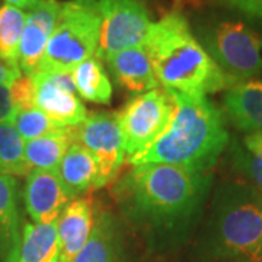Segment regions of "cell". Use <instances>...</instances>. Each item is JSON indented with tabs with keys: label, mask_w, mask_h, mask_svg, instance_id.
I'll return each instance as SVG.
<instances>
[{
	"label": "cell",
	"mask_w": 262,
	"mask_h": 262,
	"mask_svg": "<svg viewBox=\"0 0 262 262\" xmlns=\"http://www.w3.org/2000/svg\"><path fill=\"white\" fill-rule=\"evenodd\" d=\"M211 178L166 163L134 166L117 184L114 194L131 220L155 229L187 223L203 204Z\"/></svg>",
	"instance_id": "6da1fadb"
},
{
	"label": "cell",
	"mask_w": 262,
	"mask_h": 262,
	"mask_svg": "<svg viewBox=\"0 0 262 262\" xmlns=\"http://www.w3.org/2000/svg\"><path fill=\"white\" fill-rule=\"evenodd\" d=\"M170 95L173 114L166 130L149 149L128 159V163H166L208 173L230 143L223 113L206 95Z\"/></svg>",
	"instance_id": "7a4b0ae2"
},
{
	"label": "cell",
	"mask_w": 262,
	"mask_h": 262,
	"mask_svg": "<svg viewBox=\"0 0 262 262\" xmlns=\"http://www.w3.org/2000/svg\"><path fill=\"white\" fill-rule=\"evenodd\" d=\"M143 48L159 84L170 92L215 94L239 83L217 66L179 12H169L151 24Z\"/></svg>",
	"instance_id": "3957f363"
},
{
	"label": "cell",
	"mask_w": 262,
	"mask_h": 262,
	"mask_svg": "<svg viewBox=\"0 0 262 262\" xmlns=\"http://www.w3.org/2000/svg\"><path fill=\"white\" fill-rule=\"evenodd\" d=\"M210 234L222 256L262 259V195L246 182H227L217 189Z\"/></svg>",
	"instance_id": "277c9868"
},
{
	"label": "cell",
	"mask_w": 262,
	"mask_h": 262,
	"mask_svg": "<svg viewBox=\"0 0 262 262\" xmlns=\"http://www.w3.org/2000/svg\"><path fill=\"white\" fill-rule=\"evenodd\" d=\"M99 29L98 0H67L61 3L56 28L48 39L38 72L72 73L76 66L95 57Z\"/></svg>",
	"instance_id": "5b68a950"
},
{
	"label": "cell",
	"mask_w": 262,
	"mask_h": 262,
	"mask_svg": "<svg viewBox=\"0 0 262 262\" xmlns=\"http://www.w3.org/2000/svg\"><path fill=\"white\" fill-rule=\"evenodd\" d=\"M198 41L236 82L262 75V34L237 19H220L198 28Z\"/></svg>",
	"instance_id": "8992f818"
},
{
	"label": "cell",
	"mask_w": 262,
	"mask_h": 262,
	"mask_svg": "<svg viewBox=\"0 0 262 262\" xmlns=\"http://www.w3.org/2000/svg\"><path fill=\"white\" fill-rule=\"evenodd\" d=\"M173 99L166 89H153L133 96L117 113L127 160L143 153L170 122Z\"/></svg>",
	"instance_id": "52a82bcc"
},
{
	"label": "cell",
	"mask_w": 262,
	"mask_h": 262,
	"mask_svg": "<svg viewBox=\"0 0 262 262\" xmlns=\"http://www.w3.org/2000/svg\"><path fill=\"white\" fill-rule=\"evenodd\" d=\"M98 9L101 29L96 58L105 60L122 50L144 44L153 22L139 0H98Z\"/></svg>",
	"instance_id": "ba28073f"
},
{
	"label": "cell",
	"mask_w": 262,
	"mask_h": 262,
	"mask_svg": "<svg viewBox=\"0 0 262 262\" xmlns=\"http://www.w3.org/2000/svg\"><path fill=\"white\" fill-rule=\"evenodd\" d=\"M75 141L91 151L99 166V188L118 175L125 160V150L117 113L88 114L82 124L73 127Z\"/></svg>",
	"instance_id": "9c48e42d"
},
{
	"label": "cell",
	"mask_w": 262,
	"mask_h": 262,
	"mask_svg": "<svg viewBox=\"0 0 262 262\" xmlns=\"http://www.w3.org/2000/svg\"><path fill=\"white\" fill-rule=\"evenodd\" d=\"M35 84V106L63 127H76L86 120V108L76 95L72 73L38 72L32 76Z\"/></svg>",
	"instance_id": "30bf717a"
},
{
	"label": "cell",
	"mask_w": 262,
	"mask_h": 262,
	"mask_svg": "<svg viewBox=\"0 0 262 262\" xmlns=\"http://www.w3.org/2000/svg\"><path fill=\"white\" fill-rule=\"evenodd\" d=\"M61 3L58 0H41L27 15L20 44L18 64L22 75H37L47 48L48 39L56 28Z\"/></svg>",
	"instance_id": "8fae6325"
},
{
	"label": "cell",
	"mask_w": 262,
	"mask_h": 262,
	"mask_svg": "<svg viewBox=\"0 0 262 262\" xmlns=\"http://www.w3.org/2000/svg\"><path fill=\"white\" fill-rule=\"evenodd\" d=\"M75 196L57 170L32 169L25 185V206L35 223H54Z\"/></svg>",
	"instance_id": "7c38bea8"
},
{
	"label": "cell",
	"mask_w": 262,
	"mask_h": 262,
	"mask_svg": "<svg viewBox=\"0 0 262 262\" xmlns=\"http://www.w3.org/2000/svg\"><path fill=\"white\" fill-rule=\"evenodd\" d=\"M223 108L237 130L262 134V79L245 80L227 89Z\"/></svg>",
	"instance_id": "4fadbf2b"
},
{
	"label": "cell",
	"mask_w": 262,
	"mask_h": 262,
	"mask_svg": "<svg viewBox=\"0 0 262 262\" xmlns=\"http://www.w3.org/2000/svg\"><path fill=\"white\" fill-rule=\"evenodd\" d=\"M103 61L110 67L115 82L128 94L136 96L159 88V82L143 46L122 50L106 57Z\"/></svg>",
	"instance_id": "5bb4252c"
},
{
	"label": "cell",
	"mask_w": 262,
	"mask_h": 262,
	"mask_svg": "<svg viewBox=\"0 0 262 262\" xmlns=\"http://www.w3.org/2000/svg\"><path fill=\"white\" fill-rule=\"evenodd\" d=\"M95 225V210L92 203L84 198L70 201L57 220L60 237V261L73 262L76 255L88 242Z\"/></svg>",
	"instance_id": "9a60e30c"
},
{
	"label": "cell",
	"mask_w": 262,
	"mask_h": 262,
	"mask_svg": "<svg viewBox=\"0 0 262 262\" xmlns=\"http://www.w3.org/2000/svg\"><path fill=\"white\" fill-rule=\"evenodd\" d=\"M57 172L75 198L91 189H99V166L91 151L76 141L66 151Z\"/></svg>",
	"instance_id": "2e32d148"
},
{
	"label": "cell",
	"mask_w": 262,
	"mask_h": 262,
	"mask_svg": "<svg viewBox=\"0 0 262 262\" xmlns=\"http://www.w3.org/2000/svg\"><path fill=\"white\" fill-rule=\"evenodd\" d=\"M60 237L54 223H27L13 262H58Z\"/></svg>",
	"instance_id": "e0dca14e"
},
{
	"label": "cell",
	"mask_w": 262,
	"mask_h": 262,
	"mask_svg": "<svg viewBox=\"0 0 262 262\" xmlns=\"http://www.w3.org/2000/svg\"><path fill=\"white\" fill-rule=\"evenodd\" d=\"M16 191L18 182L15 177L0 172V251L5 262L15 261L20 242Z\"/></svg>",
	"instance_id": "ac0fdd59"
},
{
	"label": "cell",
	"mask_w": 262,
	"mask_h": 262,
	"mask_svg": "<svg viewBox=\"0 0 262 262\" xmlns=\"http://www.w3.org/2000/svg\"><path fill=\"white\" fill-rule=\"evenodd\" d=\"M75 143L73 127H66L54 134H48L25 143V159L32 169L57 170L66 151Z\"/></svg>",
	"instance_id": "d6986e66"
},
{
	"label": "cell",
	"mask_w": 262,
	"mask_h": 262,
	"mask_svg": "<svg viewBox=\"0 0 262 262\" xmlns=\"http://www.w3.org/2000/svg\"><path fill=\"white\" fill-rule=\"evenodd\" d=\"M117 245L118 233L114 217L105 211H95L92 233L73 262H118Z\"/></svg>",
	"instance_id": "ffe728a7"
},
{
	"label": "cell",
	"mask_w": 262,
	"mask_h": 262,
	"mask_svg": "<svg viewBox=\"0 0 262 262\" xmlns=\"http://www.w3.org/2000/svg\"><path fill=\"white\" fill-rule=\"evenodd\" d=\"M76 92L84 101L108 105L113 99V83L103 69L102 61L96 57L88 58L76 66L72 72Z\"/></svg>",
	"instance_id": "44dd1931"
},
{
	"label": "cell",
	"mask_w": 262,
	"mask_h": 262,
	"mask_svg": "<svg viewBox=\"0 0 262 262\" xmlns=\"http://www.w3.org/2000/svg\"><path fill=\"white\" fill-rule=\"evenodd\" d=\"M27 22V13L12 5L0 6V60L19 67V44Z\"/></svg>",
	"instance_id": "7402d4cb"
},
{
	"label": "cell",
	"mask_w": 262,
	"mask_h": 262,
	"mask_svg": "<svg viewBox=\"0 0 262 262\" xmlns=\"http://www.w3.org/2000/svg\"><path fill=\"white\" fill-rule=\"evenodd\" d=\"M0 172L10 177H28L31 172L25 159V141L13 122L0 124Z\"/></svg>",
	"instance_id": "603a6c76"
},
{
	"label": "cell",
	"mask_w": 262,
	"mask_h": 262,
	"mask_svg": "<svg viewBox=\"0 0 262 262\" xmlns=\"http://www.w3.org/2000/svg\"><path fill=\"white\" fill-rule=\"evenodd\" d=\"M12 122L20 134V137L24 139V141L35 140V139L44 137L48 134H54L57 131L66 128L54 120H51L47 114L42 113L38 108L18 113Z\"/></svg>",
	"instance_id": "cb8c5ba5"
},
{
	"label": "cell",
	"mask_w": 262,
	"mask_h": 262,
	"mask_svg": "<svg viewBox=\"0 0 262 262\" xmlns=\"http://www.w3.org/2000/svg\"><path fill=\"white\" fill-rule=\"evenodd\" d=\"M230 156L233 166L252 182V187L262 195V158L241 146L237 141L230 143Z\"/></svg>",
	"instance_id": "d4e9b609"
},
{
	"label": "cell",
	"mask_w": 262,
	"mask_h": 262,
	"mask_svg": "<svg viewBox=\"0 0 262 262\" xmlns=\"http://www.w3.org/2000/svg\"><path fill=\"white\" fill-rule=\"evenodd\" d=\"M10 96L16 114L28 111L35 106V84L31 76L22 75L10 84Z\"/></svg>",
	"instance_id": "484cf974"
},
{
	"label": "cell",
	"mask_w": 262,
	"mask_h": 262,
	"mask_svg": "<svg viewBox=\"0 0 262 262\" xmlns=\"http://www.w3.org/2000/svg\"><path fill=\"white\" fill-rule=\"evenodd\" d=\"M210 3L262 22V0H210Z\"/></svg>",
	"instance_id": "4316f807"
},
{
	"label": "cell",
	"mask_w": 262,
	"mask_h": 262,
	"mask_svg": "<svg viewBox=\"0 0 262 262\" xmlns=\"http://www.w3.org/2000/svg\"><path fill=\"white\" fill-rule=\"evenodd\" d=\"M16 115L10 96V84H0V124L12 122Z\"/></svg>",
	"instance_id": "83f0119b"
},
{
	"label": "cell",
	"mask_w": 262,
	"mask_h": 262,
	"mask_svg": "<svg viewBox=\"0 0 262 262\" xmlns=\"http://www.w3.org/2000/svg\"><path fill=\"white\" fill-rule=\"evenodd\" d=\"M20 76L22 72L19 67H13L0 60V84H12Z\"/></svg>",
	"instance_id": "f1b7e54d"
},
{
	"label": "cell",
	"mask_w": 262,
	"mask_h": 262,
	"mask_svg": "<svg viewBox=\"0 0 262 262\" xmlns=\"http://www.w3.org/2000/svg\"><path fill=\"white\" fill-rule=\"evenodd\" d=\"M244 146L252 153L262 158V134H248L245 137Z\"/></svg>",
	"instance_id": "f546056e"
},
{
	"label": "cell",
	"mask_w": 262,
	"mask_h": 262,
	"mask_svg": "<svg viewBox=\"0 0 262 262\" xmlns=\"http://www.w3.org/2000/svg\"><path fill=\"white\" fill-rule=\"evenodd\" d=\"M6 5H12L19 9H29L32 10L41 0H5Z\"/></svg>",
	"instance_id": "4dcf8cb0"
},
{
	"label": "cell",
	"mask_w": 262,
	"mask_h": 262,
	"mask_svg": "<svg viewBox=\"0 0 262 262\" xmlns=\"http://www.w3.org/2000/svg\"><path fill=\"white\" fill-rule=\"evenodd\" d=\"M177 2H184V0H177Z\"/></svg>",
	"instance_id": "1f68e13d"
}]
</instances>
